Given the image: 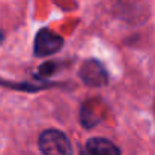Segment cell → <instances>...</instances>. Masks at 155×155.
<instances>
[{
	"mask_svg": "<svg viewBox=\"0 0 155 155\" xmlns=\"http://www.w3.org/2000/svg\"><path fill=\"white\" fill-rule=\"evenodd\" d=\"M39 148L44 155H71V145L66 136L57 130H47L39 137Z\"/></svg>",
	"mask_w": 155,
	"mask_h": 155,
	"instance_id": "1",
	"label": "cell"
},
{
	"mask_svg": "<svg viewBox=\"0 0 155 155\" xmlns=\"http://www.w3.org/2000/svg\"><path fill=\"white\" fill-rule=\"evenodd\" d=\"M63 45V39L48 29H42L38 32L35 39V54L39 57L48 56L53 53L59 51Z\"/></svg>",
	"mask_w": 155,
	"mask_h": 155,
	"instance_id": "2",
	"label": "cell"
},
{
	"mask_svg": "<svg viewBox=\"0 0 155 155\" xmlns=\"http://www.w3.org/2000/svg\"><path fill=\"white\" fill-rule=\"evenodd\" d=\"M80 77L91 86H103L107 83V72L97 60H87L80 69Z\"/></svg>",
	"mask_w": 155,
	"mask_h": 155,
	"instance_id": "3",
	"label": "cell"
},
{
	"mask_svg": "<svg viewBox=\"0 0 155 155\" xmlns=\"http://www.w3.org/2000/svg\"><path fill=\"white\" fill-rule=\"evenodd\" d=\"M87 154L89 155H120V151L110 140L97 137V139H91L87 142Z\"/></svg>",
	"mask_w": 155,
	"mask_h": 155,
	"instance_id": "4",
	"label": "cell"
},
{
	"mask_svg": "<svg viewBox=\"0 0 155 155\" xmlns=\"http://www.w3.org/2000/svg\"><path fill=\"white\" fill-rule=\"evenodd\" d=\"M81 155H89V154H87V152H83V154H81Z\"/></svg>",
	"mask_w": 155,
	"mask_h": 155,
	"instance_id": "5",
	"label": "cell"
}]
</instances>
